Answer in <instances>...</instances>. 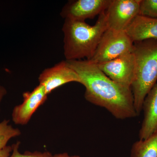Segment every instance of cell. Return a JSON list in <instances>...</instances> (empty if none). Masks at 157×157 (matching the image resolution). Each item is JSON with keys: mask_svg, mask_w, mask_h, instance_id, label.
Listing matches in <instances>:
<instances>
[{"mask_svg": "<svg viewBox=\"0 0 157 157\" xmlns=\"http://www.w3.org/2000/svg\"><path fill=\"white\" fill-rule=\"evenodd\" d=\"M66 61L78 74L80 83L85 87L84 98L86 101L105 108L118 119L138 116L131 88L113 81L89 60Z\"/></svg>", "mask_w": 157, "mask_h": 157, "instance_id": "1", "label": "cell"}, {"mask_svg": "<svg viewBox=\"0 0 157 157\" xmlns=\"http://www.w3.org/2000/svg\"><path fill=\"white\" fill-rule=\"evenodd\" d=\"M108 28L105 11L99 15L94 25L85 21L65 19L62 31L66 60H81L85 58L90 59Z\"/></svg>", "mask_w": 157, "mask_h": 157, "instance_id": "2", "label": "cell"}, {"mask_svg": "<svg viewBox=\"0 0 157 157\" xmlns=\"http://www.w3.org/2000/svg\"><path fill=\"white\" fill-rule=\"evenodd\" d=\"M135 66L131 90L137 115L144 98L157 82V39L134 42Z\"/></svg>", "mask_w": 157, "mask_h": 157, "instance_id": "3", "label": "cell"}, {"mask_svg": "<svg viewBox=\"0 0 157 157\" xmlns=\"http://www.w3.org/2000/svg\"><path fill=\"white\" fill-rule=\"evenodd\" d=\"M134 42L125 31L107 29L103 34L92 57L89 60L96 64L102 63L132 52Z\"/></svg>", "mask_w": 157, "mask_h": 157, "instance_id": "4", "label": "cell"}, {"mask_svg": "<svg viewBox=\"0 0 157 157\" xmlns=\"http://www.w3.org/2000/svg\"><path fill=\"white\" fill-rule=\"evenodd\" d=\"M140 0H111L106 11L108 28L125 31L139 14Z\"/></svg>", "mask_w": 157, "mask_h": 157, "instance_id": "5", "label": "cell"}, {"mask_svg": "<svg viewBox=\"0 0 157 157\" xmlns=\"http://www.w3.org/2000/svg\"><path fill=\"white\" fill-rule=\"evenodd\" d=\"M109 78L118 84L131 88L135 73V56L128 52L109 61L97 64Z\"/></svg>", "mask_w": 157, "mask_h": 157, "instance_id": "6", "label": "cell"}, {"mask_svg": "<svg viewBox=\"0 0 157 157\" xmlns=\"http://www.w3.org/2000/svg\"><path fill=\"white\" fill-rule=\"evenodd\" d=\"M111 0H76L68 2L62 9L64 19L85 21L106 11Z\"/></svg>", "mask_w": 157, "mask_h": 157, "instance_id": "7", "label": "cell"}, {"mask_svg": "<svg viewBox=\"0 0 157 157\" xmlns=\"http://www.w3.org/2000/svg\"><path fill=\"white\" fill-rule=\"evenodd\" d=\"M39 84L44 86L48 95L54 90L67 83L80 82L78 74L68 65L66 60L45 69L39 75Z\"/></svg>", "mask_w": 157, "mask_h": 157, "instance_id": "8", "label": "cell"}, {"mask_svg": "<svg viewBox=\"0 0 157 157\" xmlns=\"http://www.w3.org/2000/svg\"><path fill=\"white\" fill-rule=\"evenodd\" d=\"M48 95L44 86L41 84L36 86L32 91L23 94V102L14 107L12 110V120L15 124L25 125L39 107L47 100Z\"/></svg>", "mask_w": 157, "mask_h": 157, "instance_id": "9", "label": "cell"}, {"mask_svg": "<svg viewBox=\"0 0 157 157\" xmlns=\"http://www.w3.org/2000/svg\"><path fill=\"white\" fill-rule=\"evenodd\" d=\"M142 110L144 117L139 140L146 139L157 132V82L144 98Z\"/></svg>", "mask_w": 157, "mask_h": 157, "instance_id": "10", "label": "cell"}, {"mask_svg": "<svg viewBox=\"0 0 157 157\" xmlns=\"http://www.w3.org/2000/svg\"><path fill=\"white\" fill-rule=\"evenodd\" d=\"M125 31L133 42L157 39V18L138 14Z\"/></svg>", "mask_w": 157, "mask_h": 157, "instance_id": "11", "label": "cell"}, {"mask_svg": "<svg viewBox=\"0 0 157 157\" xmlns=\"http://www.w3.org/2000/svg\"><path fill=\"white\" fill-rule=\"evenodd\" d=\"M131 157H157V132L147 139L133 144Z\"/></svg>", "mask_w": 157, "mask_h": 157, "instance_id": "12", "label": "cell"}, {"mask_svg": "<svg viewBox=\"0 0 157 157\" xmlns=\"http://www.w3.org/2000/svg\"><path fill=\"white\" fill-rule=\"evenodd\" d=\"M9 123L7 120L0 122V150L7 146L11 139L21 135L20 130L14 128Z\"/></svg>", "mask_w": 157, "mask_h": 157, "instance_id": "13", "label": "cell"}, {"mask_svg": "<svg viewBox=\"0 0 157 157\" xmlns=\"http://www.w3.org/2000/svg\"><path fill=\"white\" fill-rule=\"evenodd\" d=\"M139 14L157 18V0H140Z\"/></svg>", "mask_w": 157, "mask_h": 157, "instance_id": "14", "label": "cell"}, {"mask_svg": "<svg viewBox=\"0 0 157 157\" xmlns=\"http://www.w3.org/2000/svg\"><path fill=\"white\" fill-rule=\"evenodd\" d=\"M20 141L11 145L12 151L10 157H53V155L48 151L43 152L39 151L30 152L26 151L23 154L19 151V147L20 144Z\"/></svg>", "mask_w": 157, "mask_h": 157, "instance_id": "15", "label": "cell"}, {"mask_svg": "<svg viewBox=\"0 0 157 157\" xmlns=\"http://www.w3.org/2000/svg\"><path fill=\"white\" fill-rule=\"evenodd\" d=\"M12 151V147L7 145L4 148L0 150V157H10Z\"/></svg>", "mask_w": 157, "mask_h": 157, "instance_id": "16", "label": "cell"}, {"mask_svg": "<svg viewBox=\"0 0 157 157\" xmlns=\"http://www.w3.org/2000/svg\"><path fill=\"white\" fill-rule=\"evenodd\" d=\"M7 94V90L6 88L3 86L0 85V104Z\"/></svg>", "mask_w": 157, "mask_h": 157, "instance_id": "17", "label": "cell"}, {"mask_svg": "<svg viewBox=\"0 0 157 157\" xmlns=\"http://www.w3.org/2000/svg\"><path fill=\"white\" fill-rule=\"evenodd\" d=\"M53 157H80L78 155H70L67 153H63L57 154L54 155Z\"/></svg>", "mask_w": 157, "mask_h": 157, "instance_id": "18", "label": "cell"}]
</instances>
